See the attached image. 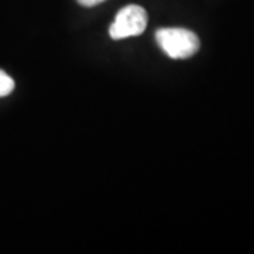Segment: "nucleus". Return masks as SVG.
Here are the masks:
<instances>
[{
	"mask_svg": "<svg viewBox=\"0 0 254 254\" xmlns=\"http://www.w3.org/2000/svg\"><path fill=\"white\" fill-rule=\"evenodd\" d=\"M155 40L165 54L174 60H185L199 51L200 41L195 33L187 28L157 30Z\"/></svg>",
	"mask_w": 254,
	"mask_h": 254,
	"instance_id": "obj_1",
	"label": "nucleus"
},
{
	"mask_svg": "<svg viewBox=\"0 0 254 254\" xmlns=\"http://www.w3.org/2000/svg\"><path fill=\"white\" fill-rule=\"evenodd\" d=\"M147 27V13L141 6L130 4L120 10L109 28L113 40L140 36Z\"/></svg>",
	"mask_w": 254,
	"mask_h": 254,
	"instance_id": "obj_2",
	"label": "nucleus"
},
{
	"mask_svg": "<svg viewBox=\"0 0 254 254\" xmlns=\"http://www.w3.org/2000/svg\"><path fill=\"white\" fill-rule=\"evenodd\" d=\"M14 89V81L6 72L0 69V98L10 95Z\"/></svg>",
	"mask_w": 254,
	"mask_h": 254,
	"instance_id": "obj_3",
	"label": "nucleus"
},
{
	"mask_svg": "<svg viewBox=\"0 0 254 254\" xmlns=\"http://www.w3.org/2000/svg\"><path fill=\"white\" fill-rule=\"evenodd\" d=\"M105 0H78V3L85 6V7H93V6H98L100 3H103Z\"/></svg>",
	"mask_w": 254,
	"mask_h": 254,
	"instance_id": "obj_4",
	"label": "nucleus"
}]
</instances>
